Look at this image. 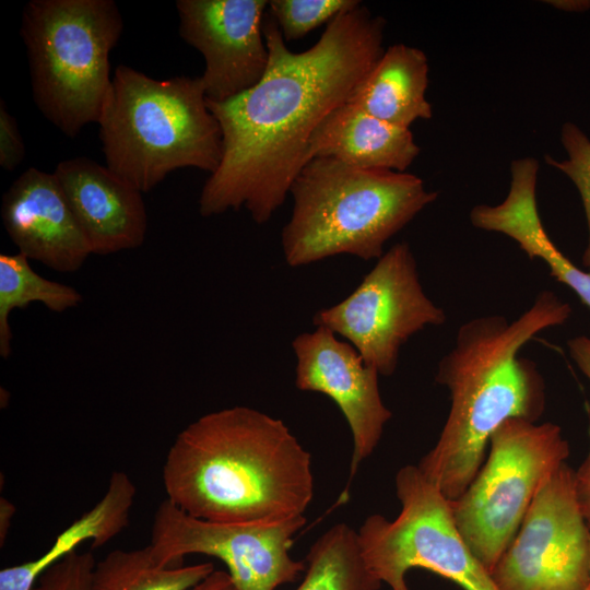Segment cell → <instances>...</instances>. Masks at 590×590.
Here are the masks:
<instances>
[{
  "label": "cell",
  "instance_id": "obj_1",
  "mask_svg": "<svg viewBox=\"0 0 590 590\" xmlns=\"http://www.w3.org/2000/svg\"><path fill=\"white\" fill-rule=\"evenodd\" d=\"M267 13L269 63L262 79L225 102L206 101L221 127L223 155L201 191L204 217L245 206L257 224L268 222L309 161L315 129L349 99L385 51L386 20L363 4L335 16L319 40L298 54L288 50Z\"/></svg>",
  "mask_w": 590,
  "mask_h": 590
},
{
  "label": "cell",
  "instance_id": "obj_2",
  "mask_svg": "<svg viewBox=\"0 0 590 590\" xmlns=\"http://www.w3.org/2000/svg\"><path fill=\"white\" fill-rule=\"evenodd\" d=\"M170 503L214 522L280 523L314 498L311 455L279 418L248 406L202 415L172 444L162 469Z\"/></svg>",
  "mask_w": 590,
  "mask_h": 590
},
{
  "label": "cell",
  "instance_id": "obj_3",
  "mask_svg": "<svg viewBox=\"0 0 590 590\" xmlns=\"http://www.w3.org/2000/svg\"><path fill=\"white\" fill-rule=\"evenodd\" d=\"M570 315L568 303L543 291L511 322L489 315L459 328L435 376L450 393L449 414L437 442L417 464L449 500L459 498L472 483L491 436L503 423L535 422L542 415L543 378L533 362L518 354L534 335L565 323Z\"/></svg>",
  "mask_w": 590,
  "mask_h": 590
},
{
  "label": "cell",
  "instance_id": "obj_4",
  "mask_svg": "<svg viewBox=\"0 0 590 590\" xmlns=\"http://www.w3.org/2000/svg\"><path fill=\"white\" fill-rule=\"evenodd\" d=\"M290 193L293 211L281 241L294 268L337 255L378 260L385 244L438 197L413 174L331 157L308 161Z\"/></svg>",
  "mask_w": 590,
  "mask_h": 590
},
{
  "label": "cell",
  "instance_id": "obj_5",
  "mask_svg": "<svg viewBox=\"0 0 590 590\" xmlns=\"http://www.w3.org/2000/svg\"><path fill=\"white\" fill-rule=\"evenodd\" d=\"M97 123L106 166L141 192L177 168L211 175L222 161L221 127L200 76L156 80L119 64Z\"/></svg>",
  "mask_w": 590,
  "mask_h": 590
},
{
  "label": "cell",
  "instance_id": "obj_6",
  "mask_svg": "<svg viewBox=\"0 0 590 590\" xmlns=\"http://www.w3.org/2000/svg\"><path fill=\"white\" fill-rule=\"evenodd\" d=\"M123 21L113 0H31L22 12L32 94L63 134L97 122L110 87L109 55Z\"/></svg>",
  "mask_w": 590,
  "mask_h": 590
},
{
  "label": "cell",
  "instance_id": "obj_7",
  "mask_svg": "<svg viewBox=\"0 0 590 590\" xmlns=\"http://www.w3.org/2000/svg\"><path fill=\"white\" fill-rule=\"evenodd\" d=\"M569 456L554 423L510 418L491 436L489 455L451 509L477 560L489 571L511 543L535 495Z\"/></svg>",
  "mask_w": 590,
  "mask_h": 590
},
{
  "label": "cell",
  "instance_id": "obj_8",
  "mask_svg": "<svg viewBox=\"0 0 590 590\" xmlns=\"http://www.w3.org/2000/svg\"><path fill=\"white\" fill-rule=\"evenodd\" d=\"M401 510L393 520L375 514L357 530L368 570L391 590H410L405 575L422 568L463 590H499L477 560L453 519L451 500L417 465H404L396 475Z\"/></svg>",
  "mask_w": 590,
  "mask_h": 590
},
{
  "label": "cell",
  "instance_id": "obj_9",
  "mask_svg": "<svg viewBox=\"0 0 590 590\" xmlns=\"http://www.w3.org/2000/svg\"><path fill=\"white\" fill-rule=\"evenodd\" d=\"M446 320L425 294L405 241L385 252L345 299L314 316L316 327L346 339L381 376L396 371L400 350L413 334Z\"/></svg>",
  "mask_w": 590,
  "mask_h": 590
},
{
  "label": "cell",
  "instance_id": "obj_10",
  "mask_svg": "<svg viewBox=\"0 0 590 590\" xmlns=\"http://www.w3.org/2000/svg\"><path fill=\"white\" fill-rule=\"evenodd\" d=\"M305 516L280 523H226L192 517L168 499L157 507L149 546L163 565H182L200 554L224 563L236 590H275L306 569L292 557L295 534Z\"/></svg>",
  "mask_w": 590,
  "mask_h": 590
},
{
  "label": "cell",
  "instance_id": "obj_11",
  "mask_svg": "<svg viewBox=\"0 0 590 590\" xmlns=\"http://www.w3.org/2000/svg\"><path fill=\"white\" fill-rule=\"evenodd\" d=\"M491 576L499 590H583L590 585V529L566 463L541 486Z\"/></svg>",
  "mask_w": 590,
  "mask_h": 590
},
{
  "label": "cell",
  "instance_id": "obj_12",
  "mask_svg": "<svg viewBox=\"0 0 590 590\" xmlns=\"http://www.w3.org/2000/svg\"><path fill=\"white\" fill-rule=\"evenodd\" d=\"M267 0H177L179 35L204 59L200 76L206 101L225 102L264 75Z\"/></svg>",
  "mask_w": 590,
  "mask_h": 590
},
{
  "label": "cell",
  "instance_id": "obj_13",
  "mask_svg": "<svg viewBox=\"0 0 590 590\" xmlns=\"http://www.w3.org/2000/svg\"><path fill=\"white\" fill-rule=\"evenodd\" d=\"M292 347L297 358L295 386L329 397L349 424L353 438L351 482L359 464L376 449L392 417L380 396L379 374L364 363L353 345L322 327L297 335Z\"/></svg>",
  "mask_w": 590,
  "mask_h": 590
},
{
  "label": "cell",
  "instance_id": "obj_14",
  "mask_svg": "<svg viewBox=\"0 0 590 590\" xmlns=\"http://www.w3.org/2000/svg\"><path fill=\"white\" fill-rule=\"evenodd\" d=\"M1 217L19 252L52 270L76 271L92 253L54 173H22L3 194Z\"/></svg>",
  "mask_w": 590,
  "mask_h": 590
},
{
  "label": "cell",
  "instance_id": "obj_15",
  "mask_svg": "<svg viewBox=\"0 0 590 590\" xmlns=\"http://www.w3.org/2000/svg\"><path fill=\"white\" fill-rule=\"evenodd\" d=\"M92 253L134 249L145 239L142 192L107 166L87 157L60 162L54 172Z\"/></svg>",
  "mask_w": 590,
  "mask_h": 590
},
{
  "label": "cell",
  "instance_id": "obj_16",
  "mask_svg": "<svg viewBox=\"0 0 590 590\" xmlns=\"http://www.w3.org/2000/svg\"><path fill=\"white\" fill-rule=\"evenodd\" d=\"M539 162L523 157L511 162L509 192L503 202L477 204L470 212L471 224L504 234L515 240L531 260H543L550 274L570 287L590 309V272L575 266L552 241L536 206Z\"/></svg>",
  "mask_w": 590,
  "mask_h": 590
},
{
  "label": "cell",
  "instance_id": "obj_17",
  "mask_svg": "<svg viewBox=\"0 0 590 590\" xmlns=\"http://www.w3.org/2000/svg\"><path fill=\"white\" fill-rule=\"evenodd\" d=\"M420 154L410 129L377 119L343 103L327 115L309 140L308 160L331 157L369 169L404 173Z\"/></svg>",
  "mask_w": 590,
  "mask_h": 590
},
{
  "label": "cell",
  "instance_id": "obj_18",
  "mask_svg": "<svg viewBox=\"0 0 590 590\" xmlns=\"http://www.w3.org/2000/svg\"><path fill=\"white\" fill-rule=\"evenodd\" d=\"M428 60L418 48L388 47L346 103L392 126L410 129L417 119H430L426 98Z\"/></svg>",
  "mask_w": 590,
  "mask_h": 590
},
{
  "label": "cell",
  "instance_id": "obj_19",
  "mask_svg": "<svg viewBox=\"0 0 590 590\" xmlns=\"http://www.w3.org/2000/svg\"><path fill=\"white\" fill-rule=\"evenodd\" d=\"M135 493L130 476L114 471L103 497L66 528L45 553L1 569L0 590H32L49 567L75 552L81 543L90 541L94 550L109 542L128 527Z\"/></svg>",
  "mask_w": 590,
  "mask_h": 590
},
{
  "label": "cell",
  "instance_id": "obj_20",
  "mask_svg": "<svg viewBox=\"0 0 590 590\" xmlns=\"http://www.w3.org/2000/svg\"><path fill=\"white\" fill-rule=\"evenodd\" d=\"M214 570L211 562L163 565L148 544L141 548L111 551L97 562L92 573V589L188 590Z\"/></svg>",
  "mask_w": 590,
  "mask_h": 590
},
{
  "label": "cell",
  "instance_id": "obj_21",
  "mask_svg": "<svg viewBox=\"0 0 590 590\" xmlns=\"http://www.w3.org/2000/svg\"><path fill=\"white\" fill-rule=\"evenodd\" d=\"M306 569L296 590H379L381 582L368 570L357 531L337 523L310 546Z\"/></svg>",
  "mask_w": 590,
  "mask_h": 590
},
{
  "label": "cell",
  "instance_id": "obj_22",
  "mask_svg": "<svg viewBox=\"0 0 590 590\" xmlns=\"http://www.w3.org/2000/svg\"><path fill=\"white\" fill-rule=\"evenodd\" d=\"M28 260L21 252L0 255V355L3 358L12 351L9 316L13 309L42 303L51 311L62 312L78 306L82 299L74 287L36 273Z\"/></svg>",
  "mask_w": 590,
  "mask_h": 590
},
{
  "label": "cell",
  "instance_id": "obj_23",
  "mask_svg": "<svg viewBox=\"0 0 590 590\" xmlns=\"http://www.w3.org/2000/svg\"><path fill=\"white\" fill-rule=\"evenodd\" d=\"M361 4L357 0H271L268 9L284 40L292 42Z\"/></svg>",
  "mask_w": 590,
  "mask_h": 590
},
{
  "label": "cell",
  "instance_id": "obj_24",
  "mask_svg": "<svg viewBox=\"0 0 590 590\" xmlns=\"http://www.w3.org/2000/svg\"><path fill=\"white\" fill-rule=\"evenodd\" d=\"M560 141L567 153V158L557 161L545 155V163L565 174L579 191L587 225L588 244L582 256V263L590 272V140L571 122L562 127Z\"/></svg>",
  "mask_w": 590,
  "mask_h": 590
},
{
  "label": "cell",
  "instance_id": "obj_25",
  "mask_svg": "<svg viewBox=\"0 0 590 590\" xmlns=\"http://www.w3.org/2000/svg\"><path fill=\"white\" fill-rule=\"evenodd\" d=\"M95 564L91 552H72L49 567L32 590H93L92 573Z\"/></svg>",
  "mask_w": 590,
  "mask_h": 590
},
{
  "label": "cell",
  "instance_id": "obj_26",
  "mask_svg": "<svg viewBox=\"0 0 590 590\" xmlns=\"http://www.w3.org/2000/svg\"><path fill=\"white\" fill-rule=\"evenodd\" d=\"M25 144L15 118L9 113L5 103L0 102V166L14 170L24 160Z\"/></svg>",
  "mask_w": 590,
  "mask_h": 590
},
{
  "label": "cell",
  "instance_id": "obj_27",
  "mask_svg": "<svg viewBox=\"0 0 590 590\" xmlns=\"http://www.w3.org/2000/svg\"><path fill=\"white\" fill-rule=\"evenodd\" d=\"M574 488L579 508L590 522V450L577 471H574Z\"/></svg>",
  "mask_w": 590,
  "mask_h": 590
},
{
  "label": "cell",
  "instance_id": "obj_28",
  "mask_svg": "<svg viewBox=\"0 0 590 590\" xmlns=\"http://www.w3.org/2000/svg\"><path fill=\"white\" fill-rule=\"evenodd\" d=\"M569 355L590 380V337L579 335L567 341Z\"/></svg>",
  "mask_w": 590,
  "mask_h": 590
},
{
  "label": "cell",
  "instance_id": "obj_29",
  "mask_svg": "<svg viewBox=\"0 0 590 590\" xmlns=\"http://www.w3.org/2000/svg\"><path fill=\"white\" fill-rule=\"evenodd\" d=\"M188 590H236V588L227 571L214 570Z\"/></svg>",
  "mask_w": 590,
  "mask_h": 590
},
{
  "label": "cell",
  "instance_id": "obj_30",
  "mask_svg": "<svg viewBox=\"0 0 590 590\" xmlns=\"http://www.w3.org/2000/svg\"><path fill=\"white\" fill-rule=\"evenodd\" d=\"M15 508L14 506L5 498L1 497L0 499V544L3 545V542L7 539V534L14 516Z\"/></svg>",
  "mask_w": 590,
  "mask_h": 590
},
{
  "label": "cell",
  "instance_id": "obj_31",
  "mask_svg": "<svg viewBox=\"0 0 590 590\" xmlns=\"http://www.w3.org/2000/svg\"><path fill=\"white\" fill-rule=\"evenodd\" d=\"M544 2L566 12H585L590 9V0H548Z\"/></svg>",
  "mask_w": 590,
  "mask_h": 590
},
{
  "label": "cell",
  "instance_id": "obj_32",
  "mask_svg": "<svg viewBox=\"0 0 590 590\" xmlns=\"http://www.w3.org/2000/svg\"><path fill=\"white\" fill-rule=\"evenodd\" d=\"M583 590H590V585H589L586 589H583Z\"/></svg>",
  "mask_w": 590,
  "mask_h": 590
},
{
  "label": "cell",
  "instance_id": "obj_33",
  "mask_svg": "<svg viewBox=\"0 0 590 590\" xmlns=\"http://www.w3.org/2000/svg\"><path fill=\"white\" fill-rule=\"evenodd\" d=\"M588 524H589V529H590V522H588Z\"/></svg>",
  "mask_w": 590,
  "mask_h": 590
}]
</instances>
